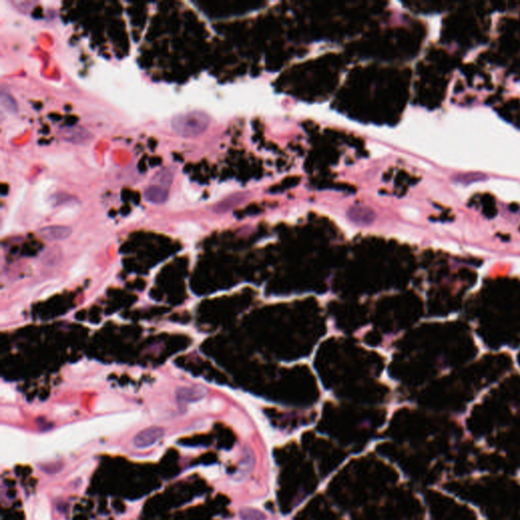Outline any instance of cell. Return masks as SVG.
Segmentation results:
<instances>
[{"mask_svg":"<svg viewBox=\"0 0 520 520\" xmlns=\"http://www.w3.org/2000/svg\"><path fill=\"white\" fill-rule=\"evenodd\" d=\"M209 116L198 110L179 113L171 121L173 130L183 137H194L201 135L209 126Z\"/></svg>","mask_w":520,"mask_h":520,"instance_id":"cell-1","label":"cell"},{"mask_svg":"<svg viewBox=\"0 0 520 520\" xmlns=\"http://www.w3.org/2000/svg\"><path fill=\"white\" fill-rule=\"evenodd\" d=\"M165 434L166 430L164 428L152 426L138 432L132 440V444L137 449H146L163 439Z\"/></svg>","mask_w":520,"mask_h":520,"instance_id":"cell-2","label":"cell"},{"mask_svg":"<svg viewBox=\"0 0 520 520\" xmlns=\"http://www.w3.org/2000/svg\"><path fill=\"white\" fill-rule=\"evenodd\" d=\"M208 388L202 385L182 386L176 389L175 397L178 404H188L197 403L207 396Z\"/></svg>","mask_w":520,"mask_h":520,"instance_id":"cell-3","label":"cell"},{"mask_svg":"<svg viewBox=\"0 0 520 520\" xmlns=\"http://www.w3.org/2000/svg\"><path fill=\"white\" fill-rule=\"evenodd\" d=\"M59 132L63 140L75 144H81L93 138V135L88 129L77 125L63 126L60 128Z\"/></svg>","mask_w":520,"mask_h":520,"instance_id":"cell-4","label":"cell"},{"mask_svg":"<svg viewBox=\"0 0 520 520\" xmlns=\"http://www.w3.org/2000/svg\"><path fill=\"white\" fill-rule=\"evenodd\" d=\"M72 230L64 225H50L43 227L39 230V235L46 241L55 242L63 241L70 237Z\"/></svg>","mask_w":520,"mask_h":520,"instance_id":"cell-5","label":"cell"},{"mask_svg":"<svg viewBox=\"0 0 520 520\" xmlns=\"http://www.w3.org/2000/svg\"><path fill=\"white\" fill-rule=\"evenodd\" d=\"M144 199L154 204H162L169 197V190L166 187L151 184L143 191Z\"/></svg>","mask_w":520,"mask_h":520,"instance_id":"cell-6","label":"cell"},{"mask_svg":"<svg viewBox=\"0 0 520 520\" xmlns=\"http://www.w3.org/2000/svg\"><path fill=\"white\" fill-rule=\"evenodd\" d=\"M254 463H255V456H254V452L250 448H245L243 452V457H242L239 470L237 471V479L243 480L249 474L254 467Z\"/></svg>","mask_w":520,"mask_h":520,"instance_id":"cell-7","label":"cell"},{"mask_svg":"<svg viewBox=\"0 0 520 520\" xmlns=\"http://www.w3.org/2000/svg\"><path fill=\"white\" fill-rule=\"evenodd\" d=\"M175 176V170L171 167H165L156 171L152 178V184L163 187H170Z\"/></svg>","mask_w":520,"mask_h":520,"instance_id":"cell-8","label":"cell"},{"mask_svg":"<svg viewBox=\"0 0 520 520\" xmlns=\"http://www.w3.org/2000/svg\"><path fill=\"white\" fill-rule=\"evenodd\" d=\"M0 103L2 108L8 113L16 114L19 111V105L16 99L8 92L2 90L0 94Z\"/></svg>","mask_w":520,"mask_h":520,"instance_id":"cell-9","label":"cell"},{"mask_svg":"<svg viewBox=\"0 0 520 520\" xmlns=\"http://www.w3.org/2000/svg\"><path fill=\"white\" fill-rule=\"evenodd\" d=\"M239 516L241 520H265L267 516H265L260 510L255 509V508L251 507H245L242 508L239 512Z\"/></svg>","mask_w":520,"mask_h":520,"instance_id":"cell-10","label":"cell"}]
</instances>
